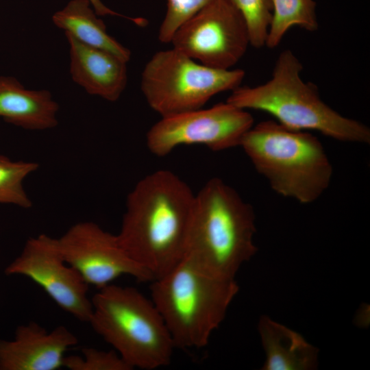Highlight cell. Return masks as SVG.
<instances>
[{
	"label": "cell",
	"instance_id": "1",
	"mask_svg": "<svg viewBox=\"0 0 370 370\" xmlns=\"http://www.w3.org/2000/svg\"><path fill=\"white\" fill-rule=\"evenodd\" d=\"M195 194L174 173L158 170L142 178L127 198L119 243L154 280L184 256Z\"/></svg>",
	"mask_w": 370,
	"mask_h": 370
},
{
	"label": "cell",
	"instance_id": "2",
	"mask_svg": "<svg viewBox=\"0 0 370 370\" xmlns=\"http://www.w3.org/2000/svg\"><path fill=\"white\" fill-rule=\"evenodd\" d=\"M251 205L223 180H209L197 194L184 257L206 272L235 279L257 252Z\"/></svg>",
	"mask_w": 370,
	"mask_h": 370
},
{
	"label": "cell",
	"instance_id": "3",
	"mask_svg": "<svg viewBox=\"0 0 370 370\" xmlns=\"http://www.w3.org/2000/svg\"><path fill=\"white\" fill-rule=\"evenodd\" d=\"M303 66L290 49L278 56L271 78L256 86H238L226 101L247 110L267 112L282 125L295 130H314L333 139L369 144L370 129L327 105L317 87L301 77Z\"/></svg>",
	"mask_w": 370,
	"mask_h": 370
},
{
	"label": "cell",
	"instance_id": "4",
	"mask_svg": "<svg viewBox=\"0 0 370 370\" xmlns=\"http://www.w3.org/2000/svg\"><path fill=\"white\" fill-rule=\"evenodd\" d=\"M240 147L257 172L283 197L308 204L330 186L332 164L320 140L310 132L264 121L245 134Z\"/></svg>",
	"mask_w": 370,
	"mask_h": 370
},
{
	"label": "cell",
	"instance_id": "5",
	"mask_svg": "<svg viewBox=\"0 0 370 370\" xmlns=\"http://www.w3.org/2000/svg\"><path fill=\"white\" fill-rule=\"evenodd\" d=\"M238 289L235 279L214 276L186 257L150 286L175 347L182 349L208 345Z\"/></svg>",
	"mask_w": 370,
	"mask_h": 370
},
{
	"label": "cell",
	"instance_id": "6",
	"mask_svg": "<svg viewBox=\"0 0 370 370\" xmlns=\"http://www.w3.org/2000/svg\"><path fill=\"white\" fill-rule=\"evenodd\" d=\"M91 301L88 323L132 369L170 364L175 347L151 299L135 288L110 284L99 288Z\"/></svg>",
	"mask_w": 370,
	"mask_h": 370
},
{
	"label": "cell",
	"instance_id": "7",
	"mask_svg": "<svg viewBox=\"0 0 370 370\" xmlns=\"http://www.w3.org/2000/svg\"><path fill=\"white\" fill-rule=\"evenodd\" d=\"M245 75L240 69L208 67L172 47L147 61L140 89L149 106L163 117L204 108L216 95L240 86Z\"/></svg>",
	"mask_w": 370,
	"mask_h": 370
},
{
	"label": "cell",
	"instance_id": "8",
	"mask_svg": "<svg viewBox=\"0 0 370 370\" xmlns=\"http://www.w3.org/2000/svg\"><path fill=\"white\" fill-rule=\"evenodd\" d=\"M254 122L247 110L221 102L161 117L147 132L146 143L150 152L158 157L183 145H203L214 151H223L240 147Z\"/></svg>",
	"mask_w": 370,
	"mask_h": 370
},
{
	"label": "cell",
	"instance_id": "9",
	"mask_svg": "<svg viewBox=\"0 0 370 370\" xmlns=\"http://www.w3.org/2000/svg\"><path fill=\"white\" fill-rule=\"evenodd\" d=\"M172 47L208 67L231 69L250 45L245 21L227 0H212L175 32Z\"/></svg>",
	"mask_w": 370,
	"mask_h": 370
},
{
	"label": "cell",
	"instance_id": "10",
	"mask_svg": "<svg viewBox=\"0 0 370 370\" xmlns=\"http://www.w3.org/2000/svg\"><path fill=\"white\" fill-rule=\"evenodd\" d=\"M5 273L30 279L60 308L88 323L92 310L88 285L64 260L58 238L45 234L29 238L21 254L5 267Z\"/></svg>",
	"mask_w": 370,
	"mask_h": 370
},
{
	"label": "cell",
	"instance_id": "11",
	"mask_svg": "<svg viewBox=\"0 0 370 370\" xmlns=\"http://www.w3.org/2000/svg\"><path fill=\"white\" fill-rule=\"evenodd\" d=\"M58 242L66 262L88 286L99 289L122 275L132 276L141 282L154 280L147 269L129 256L116 235L95 223L83 221L73 225Z\"/></svg>",
	"mask_w": 370,
	"mask_h": 370
},
{
	"label": "cell",
	"instance_id": "12",
	"mask_svg": "<svg viewBox=\"0 0 370 370\" xmlns=\"http://www.w3.org/2000/svg\"><path fill=\"white\" fill-rule=\"evenodd\" d=\"M12 340L0 339V370H56L65 352L78 343L68 328L51 332L36 322L19 325Z\"/></svg>",
	"mask_w": 370,
	"mask_h": 370
},
{
	"label": "cell",
	"instance_id": "13",
	"mask_svg": "<svg viewBox=\"0 0 370 370\" xmlns=\"http://www.w3.org/2000/svg\"><path fill=\"white\" fill-rule=\"evenodd\" d=\"M66 36L73 81L90 95L109 101L118 100L127 85V62L108 51L85 45L69 34Z\"/></svg>",
	"mask_w": 370,
	"mask_h": 370
},
{
	"label": "cell",
	"instance_id": "14",
	"mask_svg": "<svg viewBox=\"0 0 370 370\" xmlns=\"http://www.w3.org/2000/svg\"><path fill=\"white\" fill-rule=\"evenodd\" d=\"M59 107L46 90L26 89L12 77L0 76V116L32 130L53 128Z\"/></svg>",
	"mask_w": 370,
	"mask_h": 370
},
{
	"label": "cell",
	"instance_id": "15",
	"mask_svg": "<svg viewBox=\"0 0 370 370\" xmlns=\"http://www.w3.org/2000/svg\"><path fill=\"white\" fill-rule=\"evenodd\" d=\"M258 332L266 354L263 370H312L318 365V349L295 331L262 316Z\"/></svg>",
	"mask_w": 370,
	"mask_h": 370
},
{
	"label": "cell",
	"instance_id": "16",
	"mask_svg": "<svg viewBox=\"0 0 370 370\" xmlns=\"http://www.w3.org/2000/svg\"><path fill=\"white\" fill-rule=\"evenodd\" d=\"M91 6L88 0H71L53 15V22L79 42L108 51L128 62L130 51L107 33L104 23L97 17Z\"/></svg>",
	"mask_w": 370,
	"mask_h": 370
},
{
	"label": "cell",
	"instance_id": "17",
	"mask_svg": "<svg viewBox=\"0 0 370 370\" xmlns=\"http://www.w3.org/2000/svg\"><path fill=\"white\" fill-rule=\"evenodd\" d=\"M272 18L265 46L275 48L286 32L293 27L308 32L318 29L314 0H270Z\"/></svg>",
	"mask_w": 370,
	"mask_h": 370
},
{
	"label": "cell",
	"instance_id": "18",
	"mask_svg": "<svg viewBox=\"0 0 370 370\" xmlns=\"http://www.w3.org/2000/svg\"><path fill=\"white\" fill-rule=\"evenodd\" d=\"M38 166L36 162L12 161L0 155V203L31 208L32 203L23 186V182Z\"/></svg>",
	"mask_w": 370,
	"mask_h": 370
},
{
	"label": "cell",
	"instance_id": "19",
	"mask_svg": "<svg viewBox=\"0 0 370 370\" xmlns=\"http://www.w3.org/2000/svg\"><path fill=\"white\" fill-rule=\"evenodd\" d=\"M243 17L249 36L250 45L259 49L265 46L272 18L270 0H227Z\"/></svg>",
	"mask_w": 370,
	"mask_h": 370
},
{
	"label": "cell",
	"instance_id": "20",
	"mask_svg": "<svg viewBox=\"0 0 370 370\" xmlns=\"http://www.w3.org/2000/svg\"><path fill=\"white\" fill-rule=\"evenodd\" d=\"M82 354L65 356L63 367L70 370H132L115 350L86 347Z\"/></svg>",
	"mask_w": 370,
	"mask_h": 370
},
{
	"label": "cell",
	"instance_id": "21",
	"mask_svg": "<svg viewBox=\"0 0 370 370\" xmlns=\"http://www.w3.org/2000/svg\"><path fill=\"white\" fill-rule=\"evenodd\" d=\"M212 0H166V9L160 25L158 38L170 43L176 30L206 6Z\"/></svg>",
	"mask_w": 370,
	"mask_h": 370
},
{
	"label": "cell",
	"instance_id": "22",
	"mask_svg": "<svg viewBox=\"0 0 370 370\" xmlns=\"http://www.w3.org/2000/svg\"><path fill=\"white\" fill-rule=\"evenodd\" d=\"M93 8L95 13L99 16H106V15H111V16H121L123 18H125L133 23H134L136 25L139 26H145L147 24V20L145 18H132L124 16L123 14H121L119 13H117L107 6H106L101 0H88Z\"/></svg>",
	"mask_w": 370,
	"mask_h": 370
}]
</instances>
